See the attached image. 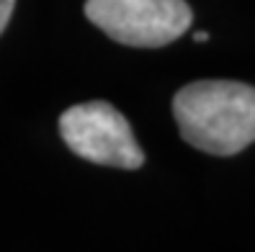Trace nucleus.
Listing matches in <instances>:
<instances>
[{
  "label": "nucleus",
  "instance_id": "obj_1",
  "mask_svg": "<svg viewBox=\"0 0 255 252\" xmlns=\"http://www.w3.org/2000/svg\"><path fill=\"white\" fill-rule=\"evenodd\" d=\"M181 137L201 152L230 157L255 142V87L237 80H196L175 93Z\"/></svg>",
  "mask_w": 255,
  "mask_h": 252
},
{
  "label": "nucleus",
  "instance_id": "obj_2",
  "mask_svg": "<svg viewBox=\"0 0 255 252\" xmlns=\"http://www.w3.org/2000/svg\"><path fill=\"white\" fill-rule=\"evenodd\" d=\"M85 16L114 41L144 49L173 44L193 21L186 0H85Z\"/></svg>",
  "mask_w": 255,
  "mask_h": 252
},
{
  "label": "nucleus",
  "instance_id": "obj_3",
  "mask_svg": "<svg viewBox=\"0 0 255 252\" xmlns=\"http://www.w3.org/2000/svg\"><path fill=\"white\" fill-rule=\"evenodd\" d=\"M59 134L75 155L93 165L119 170L144 165V152L129 121L106 100H88L67 108L59 116Z\"/></svg>",
  "mask_w": 255,
  "mask_h": 252
},
{
  "label": "nucleus",
  "instance_id": "obj_4",
  "mask_svg": "<svg viewBox=\"0 0 255 252\" xmlns=\"http://www.w3.org/2000/svg\"><path fill=\"white\" fill-rule=\"evenodd\" d=\"M13 5H16V0H0V34L5 31V26L13 16Z\"/></svg>",
  "mask_w": 255,
  "mask_h": 252
},
{
  "label": "nucleus",
  "instance_id": "obj_5",
  "mask_svg": "<svg viewBox=\"0 0 255 252\" xmlns=\"http://www.w3.org/2000/svg\"><path fill=\"white\" fill-rule=\"evenodd\" d=\"M193 39H196V41H206L209 34H206V31H196V34H193Z\"/></svg>",
  "mask_w": 255,
  "mask_h": 252
}]
</instances>
